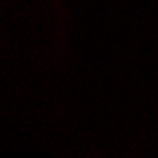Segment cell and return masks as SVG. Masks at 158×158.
<instances>
[]
</instances>
